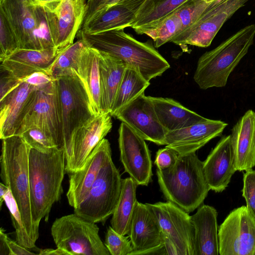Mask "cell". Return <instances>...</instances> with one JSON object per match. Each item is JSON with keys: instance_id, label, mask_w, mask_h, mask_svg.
<instances>
[{"instance_id": "obj_1", "label": "cell", "mask_w": 255, "mask_h": 255, "mask_svg": "<svg viewBox=\"0 0 255 255\" xmlns=\"http://www.w3.org/2000/svg\"><path fill=\"white\" fill-rule=\"evenodd\" d=\"M66 172L62 147L47 152L31 148L29 154V179L32 218L39 229L40 222L48 220L53 205L61 199Z\"/></svg>"}, {"instance_id": "obj_2", "label": "cell", "mask_w": 255, "mask_h": 255, "mask_svg": "<svg viewBox=\"0 0 255 255\" xmlns=\"http://www.w3.org/2000/svg\"><path fill=\"white\" fill-rule=\"evenodd\" d=\"M78 39L99 51L121 59L136 68L148 81L161 76L170 64L158 52L150 40L142 42L135 39L124 29H113L97 33L78 32Z\"/></svg>"}, {"instance_id": "obj_3", "label": "cell", "mask_w": 255, "mask_h": 255, "mask_svg": "<svg viewBox=\"0 0 255 255\" xmlns=\"http://www.w3.org/2000/svg\"><path fill=\"white\" fill-rule=\"evenodd\" d=\"M158 182L167 201L189 213L200 207L210 188L203 168V161L196 152L178 155L175 164L164 170L157 169Z\"/></svg>"}, {"instance_id": "obj_4", "label": "cell", "mask_w": 255, "mask_h": 255, "mask_svg": "<svg viewBox=\"0 0 255 255\" xmlns=\"http://www.w3.org/2000/svg\"><path fill=\"white\" fill-rule=\"evenodd\" d=\"M0 158V178L15 200L26 231L34 243L39 229L32 218L29 179V154L31 147L20 135L3 138Z\"/></svg>"}, {"instance_id": "obj_5", "label": "cell", "mask_w": 255, "mask_h": 255, "mask_svg": "<svg viewBox=\"0 0 255 255\" xmlns=\"http://www.w3.org/2000/svg\"><path fill=\"white\" fill-rule=\"evenodd\" d=\"M255 25L242 28L198 59L193 79L203 90L225 87L230 75L254 43Z\"/></svg>"}, {"instance_id": "obj_6", "label": "cell", "mask_w": 255, "mask_h": 255, "mask_svg": "<svg viewBox=\"0 0 255 255\" xmlns=\"http://www.w3.org/2000/svg\"><path fill=\"white\" fill-rule=\"evenodd\" d=\"M54 80L60 101L62 148L67 162L71 156L77 131L97 114L86 88L77 75L62 77Z\"/></svg>"}, {"instance_id": "obj_7", "label": "cell", "mask_w": 255, "mask_h": 255, "mask_svg": "<svg viewBox=\"0 0 255 255\" xmlns=\"http://www.w3.org/2000/svg\"><path fill=\"white\" fill-rule=\"evenodd\" d=\"M96 223L74 213L57 218L51 234L57 248L67 255H110Z\"/></svg>"}, {"instance_id": "obj_8", "label": "cell", "mask_w": 255, "mask_h": 255, "mask_svg": "<svg viewBox=\"0 0 255 255\" xmlns=\"http://www.w3.org/2000/svg\"><path fill=\"white\" fill-rule=\"evenodd\" d=\"M122 180L119 170L110 158L101 168L84 200L74 212L91 222L104 223L112 215L118 202Z\"/></svg>"}, {"instance_id": "obj_9", "label": "cell", "mask_w": 255, "mask_h": 255, "mask_svg": "<svg viewBox=\"0 0 255 255\" xmlns=\"http://www.w3.org/2000/svg\"><path fill=\"white\" fill-rule=\"evenodd\" d=\"M37 128L49 134L59 147H62L63 134L60 105L54 80L41 89H37L25 110L15 135Z\"/></svg>"}, {"instance_id": "obj_10", "label": "cell", "mask_w": 255, "mask_h": 255, "mask_svg": "<svg viewBox=\"0 0 255 255\" xmlns=\"http://www.w3.org/2000/svg\"><path fill=\"white\" fill-rule=\"evenodd\" d=\"M248 0H222L211 4L191 26L171 42L179 45L207 47L223 24Z\"/></svg>"}, {"instance_id": "obj_11", "label": "cell", "mask_w": 255, "mask_h": 255, "mask_svg": "<svg viewBox=\"0 0 255 255\" xmlns=\"http://www.w3.org/2000/svg\"><path fill=\"white\" fill-rule=\"evenodd\" d=\"M219 255H255V220L246 206L231 211L219 227Z\"/></svg>"}, {"instance_id": "obj_12", "label": "cell", "mask_w": 255, "mask_h": 255, "mask_svg": "<svg viewBox=\"0 0 255 255\" xmlns=\"http://www.w3.org/2000/svg\"><path fill=\"white\" fill-rule=\"evenodd\" d=\"M146 204L158 221L162 237L172 242L180 255H194V228L189 213L169 201Z\"/></svg>"}, {"instance_id": "obj_13", "label": "cell", "mask_w": 255, "mask_h": 255, "mask_svg": "<svg viewBox=\"0 0 255 255\" xmlns=\"http://www.w3.org/2000/svg\"><path fill=\"white\" fill-rule=\"evenodd\" d=\"M121 161L125 170L138 185L147 186L152 176L151 154L145 140L127 124L119 128Z\"/></svg>"}, {"instance_id": "obj_14", "label": "cell", "mask_w": 255, "mask_h": 255, "mask_svg": "<svg viewBox=\"0 0 255 255\" xmlns=\"http://www.w3.org/2000/svg\"><path fill=\"white\" fill-rule=\"evenodd\" d=\"M128 235L133 249L131 255L159 254L164 249L158 221L146 203L137 201Z\"/></svg>"}, {"instance_id": "obj_15", "label": "cell", "mask_w": 255, "mask_h": 255, "mask_svg": "<svg viewBox=\"0 0 255 255\" xmlns=\"http://www.w3.org/2000/svg\"><path fill=\"white\" fill-rule=\"evenodd\" d=\"M115 117L145 140L165 145L166 131L160 123L149 96L144 93L120 110Z\"/></svg>"}, {"instance_id": "obj_16", "label": "cell", "mask_w": 255, "mask_h": 255, "mask_svg": "<svg viewBox=\"0 0 255 255\" xmlns=\"http://www.w3.org/2000/svg\"><path fill=\"white\" fill-rule=\"evenodd\" d=\"M111 117L110 114H98L78 129L73 139L71 156L66 162V173L77 171L84 166L93 150L111 131Z\"/></svg>"}, {"instance_id": "obj_17", "label": "cell", "mask_w": 255, "mask_h": 255, "mask_svg": "<svg viewBox=\"0 0 255 255\" xmlns=\"http://www.w3.org/2000/svg\"><path fill=\"white\" fill-rule=\"evenodd\" d=\"M112 158L110 143L103 139L93 150L84 166L69 173V188L66 196L69 204L74 208L85 198L105 163Z\"/></svg>"}, {"instance_id": "obj_18", "label": "cell", "mask_w": 255, "mask_h": 255, "mask_svg": "<svg viewBox=\"0 0 255 255\" xmlns=\"http://www.w3.org/2000/svg\"><path fill=\"white\" fill-rule=\"evenodd\" d=\"M228 124L220 120H205L176 130L167 131L165 145L179 155L192 152L204 146L211 139L220 136Z\"/></svg>"}, {"instance_id": "obj_19", "label": "cell", "mask_w": 255, "mask_h": 255, "mask_svg": "<svg viewBox=\"0 0 255 255\" xmlns=\"http://www.w3.org/2000/svg\"><path fill=\"white\" fill-rule=\"evenodd\" d=\"M204 175L210 189L222 192L228 186L237 171L230 134L222 136L203 161Z\"/></svg>"}, {"instance_id": "obj_20", "label": "cell", "mask_w": 255, "mask_h": 255, "mask_svg": "<svg viewBox=\"0 0 255 255\" xmlns=\"http://www.w3.org/2000/svg\"><path fill=\"white\" fill-rule=\"evenodd\" d=\"M0 10L15 32L20 49L42 50L37 37L34 5L32 0H0Z\"/></svg>"}, {"instance_id": "obj_21", "label": "cell", "mask_w": 255, "mask_h": 255, "mask_svg": "<svg viewBox=\"0 0 255 255\" xmlns=\"http://www.w3.org/2000/svg\"><path fill=\"white\" fill-rule=\"evenodd\" d=\"M61 50L57 48L42 50L19 49L0 61V69L21 80L35 72L47 73Z\"/></svg>"}, {"instance_id": "obj_22", "label": "cell", "mask_w": 255, "mask_h": 255, "mask_svg": "<svg viewBox=\"0 0 255 255\" xmlns=\"http://www.w3.org/2000/svg\"><path fill=\"white\" fill-rule=\"evenodd\" d=\"M231 142L237 171L255 166V112L248 110L231 129Z\"/></svg>"}, {"instance_id": "obj_23", "label": "cell", "mask_w": 255, "mask_h": 255, "mask_svg": "<svg viewBox=\"0 0 255 255\" xmlns=\"http://www.w3.org/2000/svg\"><path fill=\"white\" fill-rule=\"evenodd\" d=\"M36 88L22 81L15 89L0 99V137L15 135L23 113Z\"/></svg>"}, {"instance_id": "obj_24", "label": "cell", "mask_w": 255, "mask_h": 255, "mask_svg": "<svg viewBox=\"0 0 255 255\" xmlns=\"http://www.w3.org/2000/svg\"><path fill=\"white\" fill-rule=\"evenodd\" d=\"M218 213L212 206L202 205L190 216L194 228V255H219Z\"/></svg>"}, {"instance_id": "obj_25", "label": "cell", "mask_w": 255, "mask_h": 255, "mask_svg": "<svg viewBox=\"0 0 255 255\" xmlns=\"http://www.w3.org/2000/svg\"><path fill=\"white\" fill-rule=\"evenodd\" d=\"M86 5V0H63L55 11L58 23L57 49L62 50L73 43L82 26Z\"/></svg>"}, {"instance_id": "obj_26", "label": "cell", "mask_w": 255, "mask_h": 255, "mask_svg": "<svg viewBox=\"0 0 255 255\" xmlns=\"http://www.w3.org/2000/svg\"><path fill=\"white\" fill-rule=\"evenodd\" d=\"M149 97L157 118L166 132L190 126L207 119L173 99L151 96Z\"/></svg>"}, {"instance_id": "obj_27", "label": "cell", "mask_w": 255, "mask_h": 255, "mask_svg": "<svg viewBox=\"0 0 255 255\" xmlns=\"http://www.w3.org/2000/svg\"><path fill=\"white\" fill-rule=\"evenodd\" d=\"M99 52L101 111L110 114L127 64L108 53Z\"/></svg>"}, {"instance_id": "obj_28", "label": "cell", "mask_w": 255, "mask_h": 255, "mask_svg": "<svg viewBox=\"0 0 255 255\" xmlns=\"http://www.w3.org/2000/svg\"><path fill=\"white\" fill-rule=\"evenodd\" d=\"M99 60V51L89 46L80 60L77 73L97 115L102 113Z\"/></svg>"}, {"instance_id": "obj_29", "label": "cell", "mask_w": 255, "mask_h": 255, "mask_svg": "<svg viewBox=\"0 0 255 255\" xmlns=\"http://www.w3.org/2000/svg\"><path fill=\"white\" fill-rule=\"evenodd\" d=\"M136 13L124 4L118 3L99 13L83 25L80 30L87 33L125 29L132 26Z\"/></svg>"}, {"instance_id": "obj_30", "label": "cell", "mask_w": 255, "mask_h": 255, "mask_svg": "<svg viewBox=\"0 0 255 255\" xmlns=\"http://www.w3.org/2000/svg\"><path fill=\"white\" fill-rule=\"evenodd\" d=\"M137 185L130 177L122 180L120 196L111 220V227L122 235H128L129 232L132 215L137 201Z\"/></svg>"}, {"instance_id": "obj_31", "label": "cell", "mask_w": 255, "mask_h": 255, "mask_svg": "<svg viewBox=\"0 0 255 255\" xmlns=\"http://www.w3.org/2000/svg\"><path fill=\"white\" fill-rule=\"evenodd\" d=\"M150 83L133 66L127 65L110 115L115 117L125 106L144 93Z\"/></svg>"}, {"instance_id": "obj_32", "label": "cell", "mask_w": 255, "mask_h": 255, "mask_svg": "<svg viewBox=\"0 0 255 255\" xmlns=\"http://www.w3.org/2000/svg\"><path fill=\"white\" fill-rule=\"evenodd\" d=\"M89 47L83 40H78L61 50L47 71L55 80L65 76L77 75L80 60Z\"/></svg>"}, {"instance_id": "obj_33", "label": "cell", "mask_w": 255, "mask_h": 255, "mask_svg": "<svg viewBox=\"0 0 255 255\" xmlns=\"http://www.w3.org/2000/svg\"><path fill=\"white\" fill-rule=\"evenodd\" d=\"M34 5L37 37L41 49L56 48L58 23L56 12Z\"/></svg>"}, {"instance_id": "obj_34", "label": "cell", "mask_w": 255, "mask_h": 255, "mask_svg": "<svg viewBox=\"0 0 255 255\" xmlns=\"http://www.w3.org/2000/svg\"><path fill=\"white\" fill-rule=\"evenodd\" d=\"M187 0H155L139 12L131 27L134 30L154 25Z\"/></svg>"}, {"instance_id": "obj_35", "label": "cell", "mask_w": 255, "mask_h": 255, "mask_svg": "<svg viewBox=\"0 0 255 255\" xmlns=\"http://www.w3.org/2000/svg\"><path fill=\"white\" fill-rule=\"evenodd\" d=\"M4 202L9 211L12 224L15 231L16 241L26 249L35 248V243L31 240L26 231L17 204L9 188L5 194Z\"/></svg>"}, {"instance_id": "obj_36", "label": "cell", "mask_w": 255, "mask_h": 255, "mask_svg": "<svg viewBox=\"0 0 255 255\" xmlns=\"http://www.w3.org/2000/svg\"><path fill=\"white\" fill-rule=\"evenodd\" d=\"M220 0H187L173 11L180 20L182 32L193 24L211 4Z\"/></svg>"}, {"instance_id": "obj_37", "label": "cell", "mask_w": 255, "mask_h": 255, "mask_svg": "<svg viewBox=\"0 0 255 255\" xmlns=\"http://www.w3.org/2000/svg\"><path fill=\"white\" fill-rule=\"evenodd\" d=\"M19 49L18 38L5 15L0 10V61Z\"/></svg>"}, {"instance_id": "obj_38", "label": "cell", "mask_w": 255, "mask_h": 255, "mask_svg": "<svg viewBox=\"0 0 255 255\" xmlns=\"http://www.w3.org/2000/svg\"><path fill=\"white\" fill-rule=\"evenodd\" d=\"M20 135L31 148L47 152L59 147L53 137L42 129L34 128L26 130Z\"/></svg>"}, {"instance_id": "obj_39", "label": "cell", "mask_w": 255, "mask_h": 255, "mask_svg": "<svg viewBox=\"0 0 255 255\" xmlns=\"http://www.w3.org/2000/svg\"><path fill=\"white\" fill-rule=\"evenodd\" d=\"M104 244L111 255H131L133 250L129 236L119 234L111 226L107 229Z\"/></svg>"}, {"instance_id": "obj_40", "label": "cell", "mask_w": 255, "mask_h": 255, "mask_svg": "<svg viewBox=\"0 0 255 255\" xmlns=\"http://www.w3.org/2000/svg\"><path fill=\"white\" fill-rule=\"evenodd\" d=\"M242 196L246 202V207L250 214L255 220V170L246 171L243 176Z\"/></svg>"}, {"instance_id": "obj_41", "label": "cell", "mask_w": 255, "mask_h": 255, "mask_svg": "<svg viewBox=\"0 0 255 255\" xmlns=\"http://www.w3.org/2000/svg\"><path fill=\"white\" fill-rule=\"evenodd\" d=\"M178 155L173 149L165 146L156 152L154 164L158 170L168 169L175 164Z\"/></svg>"}, {"instance_id": "obj_42", "label": "cell", "mask_w": 255, "mask_h": 255, "mask_svg": "<svg viewBox=\"0 0 255 255\" xmlns=\"http://www.w3.org/2000/svg\"><path fill=\"white\" fill-rule=\"evenodd\" d=\"M37 89L44 88L54 80L46 72L43 71L35 72L21 80Z\"/></svg>"}, {"instance_id": "obj_43", "label": "cell", "mask_w": 255, "mask_h": 255, "mask_svg": "<svg viewBox=\"0 0 255 255\" xmlns=\"http://www.w3.org/2000/svg\"><path fill=\"white\" fill-rule=\"evenodd\" d=\"M0 79V99L3 98L12 90L18 86L22 80L16 79L5 71Z\"/></svg>"}, {"instance_id": "obj_44", "label": "cell", "mask_w": 255, "mask_h": 255, "mask_svg": "<svg viewBox=\"0 0 255 255\" xmlns=\"http://www.w3.org/2000/svg\"><path fill=\"white\" fill-rule=\"evenodd\" d=\"M107 1V0H88L82 26L96 14Z\"/></svg>"}, {"instance_id": "obj_45", "label": "cell", "mask_w": 255, "mask_h": 255, "mask_svg": "<svg viewBox=\"0 0 255 255\" xmlns=\"http://www.w3.org/2000/svg\"><path fill=\"white\" fill-rule=\"evenodd\" d=\"M155 0H122L119 3L126 6L136 15Z\"/></svg>"}, {"instance_id": "obj_46", "label": "cell", "mask_w": 255, "mask_h": 255, "mask_svg": "<svg viewBox=\"0 0 255 255\" xmlns=\"http://www.w3.org/2000/svg\"><path fill=\"white\" fill-rule=\"evenodd\" d=\"M7 246L9 250V255H35L34 253L30 251L17 243L10 240L8 237L7 240Z\"/></svg>"}, {"instance_id": "obj_47", "label": "cell", "mask_w": 255, "mask_h": 255, "mask_svg": "<svg viewBox=\"0 0 255 255\" xmlns=\"http://www.w3.org/2000/svg\"><path fill=\"white\" fill-rule=\"evenodd\" d=\"M62 1L63 0H37L33 3L42 6L50 11L55 12Z\"/></svg>"}, {"instance_id": "obj_48", "label": "cell", "mask_w": 255, "mask_h": 255, "mask_svg": "<svg viewBox=\"0 0 255 255\" xmlns=\"http://www.w3.org/2000/svg\"><path fill=\"white\" fill-rule=\"evenodd\" d=\"M8 236L2 228L0 230V255H9L7 240Z\"/></svg>"}, {"instance_id": "obj_49", "label": "cell", "mask_w": 255, "mask_h": 255, "mask_svg": "<svg viewBox=\"0 0 255 255\" xmlns=\"http://www.w3.org/2000/svg\"><path fill=\"white\" fill-rule=\"evenodd\" d=\"M39 251L38 255H67L65 251L57 248L56 249H46Z\"/></svg>"}, {"instance_id": "obj_50", "label": "cell", "mask_w": 255, "mask_h": 255, "mask_svg": "<svg viewBox=\"0 0 255 255\" xmlns=\"http://www.w3.org/2000/svg\"><path fill=\"white\" fill-rule=\"evenodd\" d=\"M9 188L3 183H0V208L2 207L3 202L4 201L5 194Z\"/></svg>"}, {"instance_id": "obj_51", "label": "cell", "mask_w": 255, "mask_h": 255, "mask_svg": "<svg viewBox=\"0 0 255 255\" xmlns=\"http://www.w3.org/2000/svg\"><path fill=\"white\" fill-rule=\"evenodd\" d=\"M121 0H107V1L103 5L102 7L100 9V10L96 13V14L95 15L99 14V13H101V12L106 10V9H108L109 7L112 6L113 5L117 4Z\"/></svg>"}, {"instance_id": "obj_52", "label": "cell", "mask_w": 255, "mask_h": 255, "mask_svg": "<svg viewBox=\"0 0 255 255\" xmlns=\"http://www.w3.org/2000/svg\"><path fill=\"white\" fill-rule=\"evenodd\" d=\"M32 0V1H33V3H34V2L35 1H36L37 0Z\"/></svg>"}]
</instances>
